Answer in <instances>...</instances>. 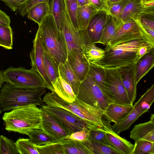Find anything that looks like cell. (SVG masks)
<instances>
[{
  "mask_svg": "<svg viewBox=\"0 0 154 154\" xmlns=\"http://www.w3.org/2000/svg\"><path fill=\"white\" fill-rule=\"evenodd\" d=\"M41 112V108L33 104L5 112L2 118L5 129L27 135L34 129H40Z\"/></svg>",
  "mask_w": 154,
  "mask_h": 154,
  "instance_id": "cell-1",
  "label": "cell"
},
{
  "mask_svg": "<svg viewBox=\"0 0 154 154\" xmlns=\"http://www.w3.org/2000/svg\"><path fill=\"white\" fill-rule=\"evenodd\" d=\"M46 91L45 88H18L6 82L3 84L0 91V107L2 112L10 111L30 104L40 106L44 104L42 96Z\"/></svg>",
  "mask_w": 154,
  "mask_h": 154,
  "instance_id": "cell-2",
  "label": "cell"
},
{
  "mask_svg": "<svg viewBox=\"0 0 154 154\" xmlns=\"http://www.w3.org/2000/svg\"><path fill=\"white\" fill-rule=\"evenodd\" d=\"M44 48L59 66L67 60V45L63 32L58 28L52 15L49 13L38 25Z\"/></svg>",
  "mask_w": 154,
  "mask_h": 154,
  "instance_id": "cell-3",
  "label": "cell"
},
{
  "mask_svg": "<svg viewBox=\"0 0 154 154\" xmlns=\"http://www.w3.org/2000/svg\"><path fill=\"white\" fill-rule=\"evenodd\" d=\"M43 100L48 106L65 109L90 124L100 127L104 126L102 118L105 111L91 106L76 98L73 102H69L62 99L54 92H51L47 93Z\"/></svg>",
  "mask_w": 154,
  "mask_h": 154,
  "instance_id": "cell-4",
  "label": "cell"
},
{
  "mask_svg": "<svg viewBox=\"0 0 154 154\" xmlns=\"http://www.w3.org/2000/svg\"><path fill=\"white\" fill-rule=\"evenodd\" d=\"M146 40H134L112 46L107 45L103 58L94 64L103 67L117 68L132 65L137 61L138 49Z\"/></svg>",
  "mask_w": 154,
  "mask_h": 154,
  "instance_id": "cell-5",
  "label": "cell"
},
{
  "mask_svg": "<svg viewBox=\"0 0 154 154\" xmlns=\"http://www.w3.org/2000/svg\"><path fill=\"white\" fill-rule=\"evenodd\" d=\"M8 83L16 88L23 89L45 88L44 80L37 72L31 69L11 66L2 71Z\"/></svg>",
  "mask_w": 154,
  "mask_h": 154,
  "instance_id": "cell-6",
  "label": "cell"
},
{
  "mask_svg": "<svg viewBox=\"0 0 154 154\" xmlns=\"http://www.w3.org/2000/svg\"><path fill=\"white\" fill-rule=\"evenodd\" d=\"M103 94L111 103L132 105L122 83L120 72L117 68H106Z\"/></svg>",
  "mask_w": 154,
  "mask_h": 154,
  "instance_id": "cell-7",
  "label": "cell"
},
{
  "mask_svg": "<svg viewBox=\"0 0 154 154\" xmlns=\"http://www.w3.org/2000/svg\"><path fill=\"white\" fill-rule=\"evenodd\" d=\"M76 98L91 106L104 111L111 103L93 78L88 74L81 82Z\"/></svg>",
  "mask_w": 154,
  "mask_h": 154,
  "instance_id": "cell-8",
  "label": "cell"
},
{
  "mask_svg": "<svg viewBox=\"0 0 154 154\" xmlns=\"http://www.w3.org/2000/svg\"><path fill=\"white\" fill-rule=\"evenodd\" d=\"M43 109L52 116L65 130L68 135L83 129L90 130L97 127L91 124L65 109L48 106H40Z\"/></svg>",
  "mask_w": 154,
  "mask_h": 154,
  "instance_id": "cell-9",
  "label": "cell"
},
{
  "mask_svg": "<svg viewBox=\"0 0 154 154\" xmlns=\"http://www.w3.org/2000/svg\"><path fill=\"white\" fill-rule=\"evenodd\" d=\"M61 31L65 37L68 52L73 48H79L83 51L86 44L91 41L87 29L78 31L75 29L71 20L65 1L62 15Z\"/></svg>",
  "mask_w": 154,
  "mask_h": 154,
  "instance_id": "cell-10",
  "label": "cell"
},
{
  "mask_svg": "<svg viewBox=\"0 0 154 154\" xmlns=\"http://www.w3.org/2000/svg\"><path fill=\"white\" fill-rule=\"evenodd\" d=\"M33 42V48L30 53L31 69L38 72L42 78L46 88L51 92H54L52 84L47 76L45 67L44 47L41 32L38 28Z\"/></svg>",
  "mask_w": 154,
  "mask_h": 154,
  "instance_id": "cell-11",
  "label": "cell"
},
{
  "mask_svg": "<svg viewBox=\"0 0 154 154\" xmlns=\"http://www.w3.org/2000/svg\"><path fill=\"white\" fill-rule=\"evenodd\" d=\"M141 39H146L149 41L144 31L137 20L123 23L117 30L108 45L112 46L131 41Z\"/></svg>",
  "mask_w": 154,
  "mask_h": 154,
  "instance_id": "cell-12",
  "label": "cell"
},
{
  "mask_svg": "<svg viewBox=\"0 0 154 154\" xmlns=\"http://www.w3.org/2000/svg\"><path fill=\"white\" fill-rule=\"evenodd\" d=\"M67 60L76 76L83 81L88 74L90 64L83 51L79 48L71 49L68 52Z\"/></svg>",
  "mask_w": 154,
  "mask_h": 154,
  "instance_id": "cell-13",
  "label": "cell"
},
{
  "mask_svg": "<svg viewBox=\"0 0 154 154\" xmlns=\"http://www.w3.org/2000/svg\"><path fill=\"white\" fill-rule=\"evenodd\" d=\"M102 119L106 137L114 148L121 154H132L134 145L112 131L110 125L111 122L105 114L103 116Z\"/></svg>",
  "mask_w": 154,
  "mask_h": 154,
  "instance_id": "cell-14",
  "label": "cell"
},
{
  "mask_svg": "<svg viewBox=\"0 0 154 154\" xmlns=\"http://www.w3.org/2000/svg\"><path fill=\"white\" fill-rule=\"evenodd\" d=\"M40 108V129L58 142H60L65 139L68 135L65 130L52 116L43 109Z\"/></svg>",
  "mask_w": 154,
  "mask_h": 154,
  "instance_id": "cell-15",
  "label": "cell"
},
{
  "mask_svg": "<svg viewBox=\"0 0 154 154\" xmlns=\"http://www.w3.org/2000/svg\"><path fill=\"white\" fill-rule=\"evenodd\" d=\"M136 62L125 67L118 68L121 75L123 84L128 98L132 104L137 96V85L135 80Z\"/></svg>",
  "mask_w": 154,
  "mask_h": 154,
  "instance_id": "cell-16",
  "label": "cell"
},
{
  "mask_svg": "<svg viewBox=\"0 0 154 154\" xmlns=\"http://www.w3.org/2000/svg\"><path fill=\"white\" fill-rule=\"evenodd\" d=\"M106 12L100 11L90 21L87 30L93 43H98L102 34L107 14Z\"/></svg>",
  "mask_w": 154,
  "mask_h": 154,
  "instance_id": "cell-17",
  "label": "cell"
},
{
  "mask_svg": "<svg viewBox=\"0 0 154 154\" xmlns=\"http://www.w3.org/2000/svg\"><path fill=\"white\" fill-rule=\"evenodd\" d=\"M130 137L135 141L143 140L154 143V123L150 120L135 125L130 132Z\"/></svg>",
  "mask_w": 154,
  "mask_h": 154,
  "instance_id": "cell-18",
  "label": "cell"
},
{
  "mask_svg": "<svg viewBox=\"0 0 154 154\" xmlns=\"http://www.w3.org/2000/svg\"><path fill=\"white\" fill-rule=\"evenodd\" d=\"M133 108V105H126L111 103L105 111V114L111 122L117 124L128 115Z\"/></svg>",
  "mask_w": 154,
  "mask_h": 154,
  "instance_id": "cell-19",
  "label": "cell"
},
{
  "mask_svg": "<svg viewBox=\"0 0 154 154\" xmlns=\"http://www.w3.org/2000/svg\"><path fill=\"white\" fill-rule=\"evenodd\" d=\"M123 23L120 18L108 14L103 31L98 43L108 45L117 30Z\"/></svg>",
  "mask_w": 154,
  "mask_h": 154,
  "instance_id": "cell-20",
  "label": "cell"
},
{
  "mask_svg": "<svg viewBox=\"0 0 154 154\" xmlns=\"http://www.w3.org/2000/svg\"><path fill=\"white\" fill-rule=\"evenodd\" d=\"M154 49L143 56L136 62L135 80L137 85L154 66Z\"/></svg>",
  "mask_w": 154,
  "mask_h": 154,
  "instance_id": "cell-21",
  "label": "cell"
},
{
  "mask_svg": "<svg viewBox=\"0 0 154 154\" xmlns=\"http://www.w3.org/2000/svg\"><path fill=\"white\" fill-rule=\"evenodd\" d=\"M147 8L141 2L135 0H130L121 14L117 17L123 23L136 20Z\"/></svg>",
  "mask_w": 154,
  "mask_h": 154,
  "instance_id": "cell-22",
  "label": "cell"
},
{
  "mask_svg": "<svg viewBox=\"0 0 154 154\" xmlns=\"http://www.w3.org/2000/svg\"><path fill=\"white\" fill-rule=\"evenodd\" d=\"M99 11L91 4L78 7L77 19L79 31L86 29L92 18Z\"/></svg>",
  "mask_w": 154,
  "mask_h": 154,
  "instance_id": "cell-23",
  "label": "cell"
},
{
  "mask_svg": "<svg viewBox=\"0 0 154 154\" xmlns=\"http://www.w3.org/2000/svg\"><path fill=\"white\" fill-rule=\"evenodd\" d=\"M58 69L60 76L70 85L76 96L81 82L72 70L67 60L64 63H60Z\"/></svg>",
  "mask_w": 154,
  "mask_h": 154,
  "instance_id": "cell-24",
  "label": "cell"
},
{
  "mask_svg": "<svg viewBox=\"0 0 154 154\" xmlns=\"http://www.w3.org/2000/svg\"><path fill=\"white\" fill-rule=\"evenodd\" d=\"M52 85L54 92L63 100L70 103L75 100L76 96L72 88L61 76L58 78Z\"/></svg>",
  "mask_w": 154,
  "mask_h": 154,
  "instance_id": "cell-25",
  "label": "cell"
},
{
  "mask_svg": "<svg viewBox=\"0 0 154 154\" xmlns=\"http://www.w3.org/2000/svg\"><path fill=\"white\" fill-rule=\"evenodd\" d=\"M49 2H43L35 5L28 12V18L38 25L41 24L45 18L50 13Z\"/></svg>",
  "mask_w": 154,
  "mask_h": 154,
  "instance_id": "cell-26",
  "label": "cell"
},
{
  "mask_svg": "<svg viewBox=\"0 0 154 154\" xmlns=\"http://www.w3.org/2000/svg\"><path fill=\"white\" fill-rule=\"evenodd\" d=\"M154 101V84L149 88L134 105V108L142 115L148 111Z\"/></svg>",
  "mask_w": 154,
  "mask_h": 154,
  "instance_id": "cell-27",
  "label": "cell"
},
{
  "mask_svg": "<svg viewBox=\"0 0 154 154\" xmlns=\"http://www.w3.org/2000/svg\"><path fill=\"white\" fill-rule=\"evenodd\" d=\"M60 142L65 154H91L83 142L68 139Z\"/></svg>",
  "mask_w": 154,
  "mask_h": 154,
  "instance_id": "cell-28",
  "label": "cell"
},
{
  "mask_svg": "<svg viewBox=\"0 0 154 154\" xmlns=\"http://www.w3.org/2000/svg\"><path fill=\"white\" fill-rule=\"evenodd\" d=\"M44 63L47 76L52 84L59 76L58 65L52 57L44 48Z\"/></svg>",
  "mask_w": 154,
  "mask_h": 154,
  "instance_id": "cell-29",
  "label": "cell"
},
{
  "mask_svg": "<svg viewBox=\"0 0 154 154\" xmlns=\"http://www.w3.org/2000/svg\"><path fill=\"white\" fill-rule=\"evenodd\" d=\"M85 57L90 63L100 61L103 57L105 50L96 46L91 42L86 44L83 50Z\"/></svg>",
  "mask_w": 154,
  "mask_h": 154,
  "instance_id": "cell-30",
  "label": "cell"
},
{
  "mask_svg": "<svg viewBox=\"0 0 154 154\" xmlns=\"http://www.w3.org/2000/svg\"><path fill=\"white\" fill-rule=\"evenodd\" d=\"M30 140L36 146H41L59 142L46 134L42 130L35 129L27 135Z\"/></svg>",
  "mask_w": 154,
  "mask_h": 154,
  "instance_id": "cell-31",
  "label": "cell"
},
{
  "mask_svg": "<svg viewBox=\"0 0 154 154\" xmlns=\"http://www.w3.org/2000/svg\"><path fill=\"white\" fill-rule=\"evenodd\" d=\"M142 115L134 108L126 117L118 123L115 124L112 126V129L115 133L119 135L122 132L129 128L132 124Z\"/></svg>",
  "mask_w": 154,
  "mask_h": 154,
  "instance_id": "cell-32",
  "label": "cell"
},
{
  "mask_svg": "<svg viewBox=\"0 0 154 154\" xmlns=\"http://www.w3.org/2000/svg\"><path fill=\"white\" fill-rule=\"evenodd\" d=\"M83 142L91 154H121L113 148L92 141L88 139Z\"/></svg>",
  "mask_w": 154,
  "mask_h": 154,
  "instance_id": "cell-33",
  "label": "cell"
},
{
  "mask_svg": "<svg viewBox=\"0 0 154 154\" xmlns=\"http://www.w3.org/2000/svg\"><path fill=\"white\" fill-rule=\"evenodd\" d=\"M50 13L53 16L58 29L61 31L62 12L65 5V0H50Z\"/></svg>",
  "mask_w": 154,
  "mask_h": 154,
  "instance_id": "cell-34",
  "label": "cell"
},
{
  "mask_svg": "<svg viewBox=\"0 0 154 154\" xmlns=\"http://www.w3.org/2000/svg\"><path fill=\"white\" fill-rule=\"evenodd\" d=\"M88 74L93 78L96 84L101 90L104 86L106 76L104 68L94 64L90 63Z\"/></svg>",
  "mask_w": 154,
  "mask_h": 154,
  "instance_id": "cell-35",
  "label": "cell"
},
{
  "mask_svg": "<svg viewBox=\"0 0 154 154\" xmlns=\"http://www.w3.org/2000/svg\"><path fill=\"white\" fill-rule=\"evenodd\" d=\"M20 154H39L36 146L29 138H19L15 142Z\"/></svg>",
  "mask_w": 154,
  "mask_h": 154,
  "instance_id": "cell-36",
  "label": "cell"
},
{
  "mask_svg": "<svg viewBox=\"0 0 154 154\" xmlns=\"http://www.w3.org/2000/svg\"><path fill=\"white\" fill-rule=\"evenodd\" d=\"M88 139L92 141L114 148L107 139L103 127H97L90 130Z\"/></svg>",
  "mask_w": 154,
  "mask_h": 154,
  "instance_id": "cell-37",
  "label": "cell"
},
{
  "mask_svg": "<svg viewBox=\"0 0 154 154\" xmlns=\"http://www.w3.org/2000/svg\"><path fill=\"white\" fill-rule=\"evenodd\" d=\"M154 154V143L140 140L135 141L132 154Z\"/></svg>",
  "mask_w": 154,
  "mask_h": 154,
  "instance_id": "cell-38",
  "label": "cell"
},
{
  "mask_svg": "<svg viewBox=\"0 0 154 154\" xmlns=\"http://www.w3.org/2000/svg\"><path fill=\"white\" fill-rule=\"evenodd\" d=\"M39 154H65L61 142H57L41 146H36Z\"/></svg>",
  "mask_w": 154,
  "mask_h": 154,
  "instance_id": "cell-39",
  "label": "cell"
},
{
  "mask_svg": "<svg viewBox=\"0 0 154 154\" xmlns=\"http://www.w3.org/2000/svg\"><path fill=\"white\" fill-rule=\"evenodd\" d=\"M13 32L11 26H7L0 24V42L5 48L11 49L13 48Z\"/></svg>",
  "mask_w": 154,
  "mask_h": 154,
  "instance_id": "cell-40",
  "label": "cell"
},
{
  "mask_svg": "<svg viewBox=\"0 0 154 154\" xmlns=\"http://www.w3.org/2000/svg\"><path fill=\"white\" fill-rule=\"evenodd\" d=\"M137 20L143 26L154 29V7L147 8Z\"/></svg>",
  "mask_w": 154,
  "mask_h": 154,
  "instance_id": "cell-41",
  "label": "cell"
},
{
  "mask_svg": "<svg viewBox=\"0 0 154 154\" xmlns=\"http://www.w3.org/2000/svg\"><path fill=\"white\" fill-rule=\"evenodd\" d=\"M1 154H19L15 142L3 135H0Z\"/></svg>",
  "mask_w": 154,
  "mask_h": 154,
  "instance_id": "cell-42",
  "label": "cell"
},
{
  "mask_svg": "<svg viewBox=\"0 0 154 154\" xmlns=\"http://www.w3.org/2000/svg\"><path fill=\"white\" fill-rule=\"evenodd\" d=\"M130 0H121L111 2L106 1L109 13L116 17L120 15Z\"/></svg>",
  "mask_w": 154,
  "mask_h": 154,
  "instance_id": "cell-43",
  "label": "cell"
},
{
  "mask_svg": "<svg viewBox=\"0 0 154 154\" xmlns=\"http://www.w3.org/2000/svg\"><path fill=\"white\" fill-rule=\"evenodd\" d=\"M71 20L75 29L79 31L77 19L78 6L77 0H65Z\"/></svg>",
  "mask_w": 154,
  "mask_h": 154,
  "instance_id": "cell-44",
  "label": "cell"
},
{
  "mask_svg": "<svg viewBox=\"0 0 154 154\" xmlns=\"http://www.w3.org/2000/svg\"><path fill=\"white\" fill-rule=\"evenodd\" d=\"M49 1L50 0H26L19 6L18 9V12L20 15L24 16L26 15L28 11L35 5Z\"/></svg>",
  "mask_w": 154,
  "mask_h": 154,
  "instance_id": "cell-45",
  "label": "cell"
},
{
  "mask_svg": "<svg viewBox=\"0 0 154 154\" xmlns=\"http://www.w3.org/2000/svg\"><path fill=\"white\" fill-rule=\"evenodd\" d=\"M90 131L89 129H83L67 136L65 139H69L84 142L88 139Z\"/></svg>",
  "mask_w": 154,
  "mask_h": 154,
  "instance_id": "cell-46",
  "label": "cell"
},
{
  "mask_svg": "<svg viewBox=\"0 0 154 154\" xmlns=\"http://www.w3.org/2000/svg\"><path fill=\"white\" fill-rule=\"evenodd\" d=\"M154 49V45L147 40L144 41L140 45L137 53L138 60L143 56Z\"/></svg>",
  "mask_w": 154,
  "mask_h": 154,
  "instance_id": "cell-47",
  "label": "cell"
},
{
  "mask_svg": "<svg viewBox=\"0 0 154 154\" xmlns=\"http://www.w3.org/2000/svg\"><path fill=\"white\" fill-rule=\"evenodd\" d=\"M90 4L100 11L109 13L106 0H89Z\"/></svg>",
  "mask_w": 154,
  "mask_h": 154,
  "instance_id": "cell-48",
  "label": "cell"
},
{
  "mask_svg": "<svg viewBox=\"0 0 154 154\" xmlns=\"http://www.w3.org/2000/svg\"><path fill=\"white\" fill-rule=\"evenodd\" d=\"M26 0H0L2 1L9 7L11 10L15 12L18 10L20 5Z\"/></svg>",
  "mask_w": 154,
  "mask_h": 154,
  "instance_id": "cell-49",
  "label": "cell"
},
{
  "mask_svg": "<svg viewBox=\"0 0 154 154\" xmlns=\"http://www.w3.org/2000/svg\"><path fill=\"white\" fill-rule=\"evenodd\" d=\"M10 23L9 17L0 9V24L9 26H10Z\"/></svg>",
  "mask_w": 154,
  "mask_h": 154,
  "instance_id": "cell-50",
  "label": "cell"
},
{
  "mask_svg": "<svg viewBox=\"0 0 154 154\" xmlns=\"http://www.w3.org/2000/svg\"><path fill=\"white\" fill-rule=\"evenodd\" d=\"M78 7L84 6L90 4L89 0H77Z\"/></svg>",
  "mask_w": 154,
  "mask_h": 154,
  "instance_id": "cell-51",
  "label": "cell"
},
{
  "mask_svg": "<svg viewBox=\"0 0 154 154\" xmlns=\"http://www.w3.org/2000/svg\"><path fill=\"white\" fill-rule=\"evenodd\" d=\"M146 8L154 7V1L142 3Z\"/></svg>",
  "mask_w": 154,
  "mask_h": 154,
  "instance_id": "cell-52",
  "label": "cell"
},
{
  "mask_svg": "<svg viewBox=\"0 0 154 154\" xmlns=\"http://www.w3.org/2000/svg\"><path fill=\"white\" fill-rule=\"evenodd\" d=\"M6 82V80L4 77L3 72L0 71V84Z\"/></svg>",
  "mask_w": 154,
  "mask_h": 154,
  "instance_id": "cell-53",
  "label": "cell"
},
{
  "mask_svg": "<svg viewBox=\"0 0 154 154\" xmlns=\"http://www.w3.org/2000/svg\"><path fill=\"white\" fill-rule=\"evenodd\" d=\"M150 120L154 123V115L153 114L151 115Z\"/></svg>",
  "mask_w": 154,
  "mask_h": 154,
  "instance_id": "cell-54",
  "label": "cell"
},
{
  "mask_svg": "<svg viewBox=\"0 0 154 154\" xmlns=\"http://www.w3.org/2000/svg\"><path fill=\"white\" fill-rule=\"evenodd\" d=\"M107 1L111 2H114L119 1L121 0H106Z\"/></svg>",
  "mask_w": 154,
  "mask_h": 154,
  "instance_id": "cell-55",
  "label": "cell"
},
{
  "mask_svg": "<svg viewBox=\"0 0 154 154\" xmlns=\"http://www.w3.org/2000/svg\"><path fill=\"white\" fill-rule=\"evenodd\" d=\"M153 1H154V0H144L142 3H143L145 2H151Z\"/></svg>",
  "mask_w": 154,
  "mask_h": 154,
  "instance_id": "cell-56",
  "label": "cell"
},
{
  "mask_svg": "<svg viewBox=\"0 0 154 154\" xmlns=\"http://www.w3.org/2000/svg\"><path fill=\"white\" fill-rule=\"evenodd\" d=\"M3 84H0V91L1 89L2 86H3ZM2 111L1 109V108L0 107V115L2 114Z\"/></svg>",
  "mask_w": 154,
  "mask_h": 154,
  "instance_id": "cell-57",
  "label": "cell"
},
{
  "mask_svg": "<svg viewBox=\"0 0 154 154\" xmlns=\"http://www.w3.org/2000/svg\"><path fill=\"white\" fill-rule=\"evenodd\" d=\"M0 46H2V47L5 48V47L4 45L1 42H0Z\"/></svg>",
  "mask_w": 154,
  "mask_h": 154,
  "instance_id": "cell-58",
  "label": "cell"
},
{
  "mask_svg": "<svg viewBox=\"0 0 154 154\" xmlns=\"http://www.w3.org/2000/svg\"><path fill=\"white\" fill-rule=\"evenodd\" d=\"M135 0L137 2H139L141 3V0Z\"/></svg>",
  "mask_w": 154,
  "mask_h": 154,
  "instance_id": "cell-59",
  "label": "cell"
},
{
  "mask_svg": "<svg viewBox=\"0 0 154 154\" xmlns=\"http://www.w3.org/2000/svg\"><path fill=\"white\" fill-rule=\"evenodd\" d=\"M0 154H1V148H0Z\"/></svg>",
  "mask_w": 154,
  "mask_h": 154,
  "instance_id": "cell-60",
  "label": "cell"
},
{
  "mask_svg": "<svg viewBox=\"0 0 154 154\" xmlns=\"http://www.w3.org/2000/svg\"><path fill=\"white\" fill-rule=\"evenodd\" d=\"M144 0H141V3H142Z\"/></svg>",
  "mask_w": 154,
  "mask_h": 154,
  "instance_id": "cell-61",
  "label": "cell"
}]
</instances>
